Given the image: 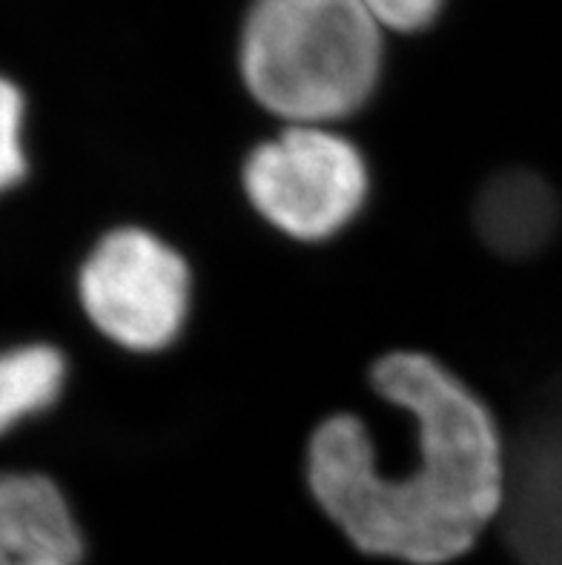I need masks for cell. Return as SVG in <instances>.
<instances>
[{
    "label": "cell",
    "mask_w": 562,
    "mask_h": 565,
    "mask_svg": "<svg viewBox=\"0 0 562 565\" xmlns=\"http://www.w3.org/2000/svg\"><path fill=\"white\" fill-rule=\"evenodd\" d=\"M405 419L388 448L353 414L328 416L307 443V488L344 543L382 565H459L506 516L511 466L483 396L445 362L384 353L371 371Z\"/></svg>",
    "instance_id": "6da1fadb"
},
{
    "label": "cell",
    "mask_w": 562,
    "mask_h": 565,
    "mask_svg": "<svg viewBox=\"0 0 562 565\" xmlns=\"http://www.w3.org/2000/svg\"><path fill=\"white\" fill-rule=\"evenodd\" d=\"M66 385V359L52 344L0 351V434L52 408Z\"/></svg>",
    "instance_id": "52a82bcc"
},
{
    "label": "cell",
    "mask_w": 562,
    "mask_h": 565,
    "mask_svg": "<svg viewBox=\"0 0 562 565\" xmlns=\"http://www.w3.org/2000/svg\"><path fill=\"white\" fill-rule=\"evenodd\" d=\"M359 3L384 32H396V35L427 32L448 9V0H359Z\"/></svg>",
    "instance_id": "9c48e42d"
},
{
    "label": "cell",
    "mask_w": 562,
    "mask_h": 565,
    "mask_svg": "<svg viewBox=\"0 0 562 565\" xmlns=\"http://www.w3.org/2000/svg\"><path fill=\"white\" fill-rule=\"evenodd\" d=\"M235 61L264 113L287 127H333L377 95L384 29L359 0H250Z\"/></svg>",
    "instance_id": "7a4b0ae2"
},
{
    "label": "cell",
    "mask_w": 562,
    "mask_h": 565,
    "mask_svg": "<svg viewBox=\"0 0 562 565\" xmlns=\"http://www.w3.org/2000/svg\"><path fill=\"white\" fill-rule=\"evenodd\" d=\"M23 118H26L23 93L18 84L0 75V195L21 184L29 170Z\"/></svg>",
    "instance_id": "ba28073f"
},
{
    "label": "cell",
    "mask_w": 562,
    "mask_h": 565,
    "mask_svg": "<svg viewBox=\"0 0 562 565\" xmlns=\"http://www.w3.org/2000/svg\"><path fill=\"white\" fill-rule=\"evenodd\" d=\"M78 296L98 333L129 353L179 342L192 308V273L172 244L144 227L109 230L78 273Z\"/></svg>",
    "instance_id": "277c9868"
},
{
    "label": "cell",
    "mask_w": 562,
    "mask_h": 565,
    "mask_svg": "<svg viewBox=\"0 0 562 565\" xmlns=\"http://www.w3.org/2000/svg\"><path fill=\"white\" fill-rule=\"evenodd\" d=\"M477 230L497 256L528 258L554 238L560 204L537 172H497L477 199Z\"/></svg>",
    "instance_id": "8992f818"
},
{
    "label": "cell",
    "mask_w": 562,
    "mask_h": 565,
    "mask_svg": "<svg viewBox=\"0 0 562 565\" xmlns=\"http://www.w3.org/2000/svg\"><path fill=\"white\" fill-rule=\"evenodd\" d=\"M242 181L264 222L307 244L348 230L371 195L368 161L333 127H285L250 152Z\"/></svg>",
    "instance_id": "3957f363"
},
{
    "label": "cell",
    "mask_w": 562,
    "mask_h": 565,
    "mask_svg": "<svg viewBox=\"0 0 562 565\" xmlns=\"http://www.w3.org/2000/svg\"><path fill=\"white\" fill-rule=\"evenodd\" d=\"M0 565H89L64 491L41 473H0Z\"/></svg>",
    "instance_id": "5b68a950"
}]
</instances>
